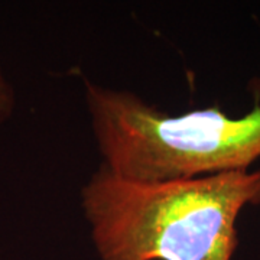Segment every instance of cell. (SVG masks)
Returning <instances> with one entry per match:
<instances>
[{
  "mask_svg": "<svg viewBox=\"0 0 260 260\" xmlns=\"http://www.w3.org/2000/svg\"><path fill=\"white\" fill-rule=\"evenodd\" d=\"M80 205L100 260H232L239 215L260 205V169L140 182L100 164Z\"/></svg>",
  "mask_w": 260,
  "mask_h": 260,
  "instance_id": "6da1fadb",
  "label": "cell"
},
{
  "mask_svg": "<svg viewBox=\"0 0 260 260\" xmlns=\"http://www.w3.org/2000/svg\"><path fill=\"white\" fill-rule=\"evenodd\" d=\"M102 165L117 177L162 182L250 171L260 159V104L242 117L218 107L168 114L127 90L84 81Z\"/></svg>",
  "mask_w": 260,
  "mask_h": 260,
  "instance_id": "7a4b0ae2",
  "label": "cell"
},
{
  "mask_svg": "<svg viewBox=\"0 0 260 260\" xmlns=\"http://www.w3.org/2000/svg\"><path fill=\"white\" fill-rule=\"evenodd\" d=\"M12 106H13L12 90L0 73V120H3L9 116V113L12 112Z\"/></svg>",
  "mask_w": 260,
  "mask_h": 260,
  "instance_id": "3957f363",
  "label": "cell"
}]
</instances>
